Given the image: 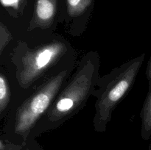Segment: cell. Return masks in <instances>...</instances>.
Returning a JSON list of instances; mask_svg holds the SVG:
<instances>
[{
    "mask_svg": "<svg viewBox=\"0 0 151 150\" xmlns=\"http://www.w3.org/2000/svg\"><path fill=\"white\" fill-rule=\"evenodd\" d=\"M100 56L97 51H89L82 57L75 73L34 129L41 131L55 129L78 113L95 89L100 76Z\"/></svg>",
    "mask_w": 151,
    "mask_h": 150,
    "instance_id": "obj_1",
    "label": "cell"
},
{
    "mask_svg": "<svg viewBox=\"0 0 151 150\" xmlns=\"http://www.w3.org/2000/svg\"><path fill=\"white\" fill-rule=\"evenodd\" d=\"M145 56L142 54L129 60L99 77L92 94L96 98L93 118V126L96 131H106L114 110L134 85Z\"/></svg>",
    "mask_w": 151,
    "mask_h": 150,
    "instance_id": "obj_2",
    "label": "cell"
},
{
    "mask_svg": "<svg viewBox=\"0 0 151 150\" xmlns=\"http://www.w3.org/2000/svg\"><path fill=\"white\" fill-rule=\"evenodd\" d=\"M65 40L53 39L35 48H29L24 43L14 50L13 62L16 67V79L20 87L30 88L49 69L57 64L69 51Z\"/></svg>",
    "mask_w": 151,
    "mask_h": 150,
    "instance_id": "obj_3",
    "label": "cell"
},
{
    "mask_svg": "<svg viewBox=\"0 0 151 150\" xmlns=\"http://www.w3.org/2000/svg\"><path fill=\"white\" fill-rule=\"evenodd\" d=\"M71 71L72 69H63L50 76L18 107L13 121L15 133L25 137L35 128L67 82Z\"/></svg>",
    "mask_w": 151,
    "mask_h": 150,
    "instance_id": "obj_4",
    "label": "cell"
},
{
    "mask_svg": "<svg viewBox=\"0 0 151 150\" xmlns=\"http://www.w3.org/2000/svg\"><path fill=\"white\" fill-rule=\"evenodd\" d=\"M57 14V0H36L29 30L47 29L52 26Z\"/></svg>",
    "mask_w": 151,
    "mask_h": 150,
    "instance_id": "obj_5",
    "label": "cell"
},
{
    "mask_svg": "<svg viewBox=\"0 0 151 150\" xmlns=\"http://www.w3.org/2000/svg\"><path fill=\"white\" fill-rule=\"evenodd\" d=\"M146 75L148 80L149 89L142 108L140 117L142 121V136L144 139L147 140L151 136V57L146 69Z\"/></svg>",
    "mask_w": 151,
    "mask_h": 150,
    "instance_id": "obj_6",
    "label": "cell"
},
{
    "mask_svg": "<svg viewBox=\"0 0 151 150\" xmlns=\"http://www.w3.org/2000/svg\"><path fill=\"white\" fill-rule=\"evenodd\" d=\"M92 0H66V21L71 24L82 17L88 11Z\"/></svg>",
    "mask_w": 151,
    "mask_h": 150,
    "instance_id": "obj_7",
    "label": "cell"
},
{
    "mask_svg": "<svg viewBox=\"0 0 151 150\" xmlns=\"http://www.w3.org/2000/svg\"><path fill=\"white\" fill-rule=\"evenodd\" d=\"M10 100V91L7 78L4 74H0V113L2 116Z\"/></svg>",
    "mask_w": 151,
    "mask_h": 150,
    "instance_id": "obj_8",
    "label": "cell"
},
{
    "mask_svg": "<svg viewBox=\"0 0 151 150\" xmlns=\"http://www.w3.org/2000/svg\"><path fill=\"white\" fill-rule=\"evenodd\" d=\"M13 40L11 32L2 22L0 23V54H2L4 48Z\"/></svg>",
    "mask_w": 151,
    "mask_h": 150,
    "instance_id": "obj_9",
    "label": "cell"
},
{
    "mask_svg": "<svg viewBox=\"0 0 151 150\" xmlns=\"http://www.w3.org/2000/svg\"><path fill=\"white\" fill-rule=\"evenodd\" d=\"M21 0H1V3L4 7L12 8L14 10H19Z\"/></svg>",
    "mask_w": 151,
    "mask_h": 150,
    "instance_id": "obj_10",
    "label": "cell"
}]
</instances>
